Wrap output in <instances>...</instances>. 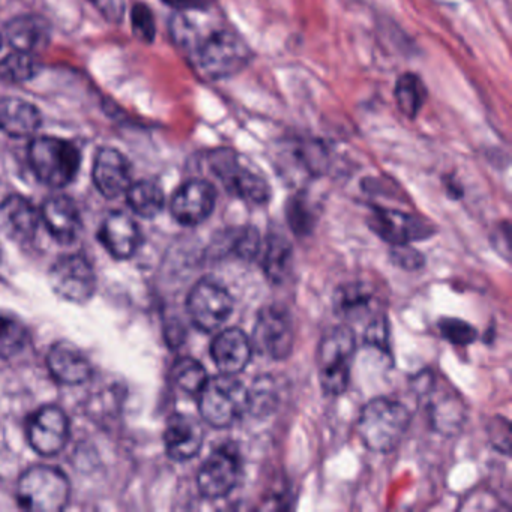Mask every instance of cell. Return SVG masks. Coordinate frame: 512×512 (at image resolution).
<instances>
[{"label": "cell", "mask_w": 512, "mask_h": 512, "mask_svg": "<svg viewBox=\"0 0 512 512\" xmlns=\"http://www.w3.org/2000/svg\"><path fill=\"white\" fill-rule=\"evenodd\" d=\"M217 191L208 181L185 182L173 194L170 212L182 226L194 227L208 220L214 212Z\"/></svg>", "instance_id": "cell-13"}, {"label": "cell", "mask_w": 512, "mask_h": 512, "mask_svg": "<svg viewBox=\"0 0 512 512\" xmlns=\"http://www.w3.org/2000/svg\"><path fill=\"white\" fill-rule=\"evenodd\" d=\"M98 239L115 259L127 260L139 250L142 232L133 217L125 212L113 211L104 220Z\"/></svg>", "instance_id": "cell-16"}, {"label": "cell", "mask_w": 512, "mask_h": 512, "mask_svg": "<svg viewBox=\"0 0 512 512\" xmlns=\"http://www.w3.org/2000/svg\"><path fill=\"white\" fill-rule=\"evenodd\" d=\"M170 7L178 8V10H196L203 7V0H164Z\"/></svg>", "instance_id": "cell-38"}, {"label": "cell", "mask_w": 512, "mask_h": 512, "mask_svg": "<svg viewBox=\"0 0 512 512\" xmlns=\"http://www.w3.org/2000/svg\"><path fill=\"white\" fill-rule=\"evenodd\" d=\"M202 424L188 415H173L164 431L167 455L175 461H188L199 454L203 445Z\"/></svg>", "instance_id": "cell-19"}, {"label": "cell", "mask_w": 512, "mask_h": 512, "mask_svg": "<svg viewBox=\"0 0 512 512\" xmlns=\"http://www.w3.org/2000/svg\"><path fill=\"white\" fill-rule=\"evenodd\" d=\"M293 250L290 242L280 235H272L263 256V271L271 283L280 284L286 280L292 268Z\"/></svg>", "instance_id": "cell-26"}, {"label": "cell", "mask_w": 512, "mask_h": 512, "mask_svg": "<svg viewBox=\"0 0 512 512\" xmlns=\"http://www.w3.org/2000/svg\"><path fill=\"white\" fill-rule=\"evenodd\" d=\"M412 421L409 409L400 401L379 397L362 407L356 422L361 442L374 452H391L397 448Z\"/></svg>", "instance_id": "cell-2"}, {"label": "cell", "mask_w": 512, "mask_h": 512, "mask_svg": "<svg viewBox=\"0 0 512 512\" xmlns=\"http://www.w3.org/2000/svg\"><path fill=\"white\" fill-rule=\"evenodd\" d=\"M41 224L38 209L19 194L0 203V230L17 244H28L37 235Z\"/></svg>", "instance_id": "cell-15"}, {"label": "cell", "mask_w": 512, "mask_h": 512, "mask_svg": "<svg viewBox=\"0 0 512 512\" xmlns=\"http://www.w3.org/2000/svg\"><path fill=\"white\" fill-rule=\"evenodd\" d=\"M253 353V344L242 329H224L211 344L212 361L223 374H236L244 371Z\"/></svg>", "instance_id": "cell-18"}, {"label": "cell", "mask_w": 512, "mask_h": 512, "mask_svg": "<svg viewBox=\"0 0 512 512\" xmlns=\"http://www.w3.org/2000/svg\"><path fill=\"white\" fill-rule=\"evenodd\" d=\"M355 352L356 338L349 326H335L323 335L317 350V370L326 395L337 397L346 392Z\"/></svg>", "instance_id": "cell-3"}, {"label": "cell", "mask_w": 512, "mask_h": 512, "mask_svg": "<svg viewBox=\"0 0 512 512\" xmlns=\"http://www.w3.org/2000/svg\"><path fill=\"white\" fill-rule=\"evenodd\" d=\"M440 334L457 346H467L476 340V329L460 319H442L439 322Z\"/></svg>", "instance_id": "cell-31"}, {"label": "cell", "mask_w": 512, "mask_h": 512, "mask_svg": "<svg viewBox=\"0 0 512 512\" xmlns=\"http://www.w3.org/2000/svg\"><path fill=\"white\" fill-rule=\"evenodd\" d=\"M289 223L295 233H307L313 226L310 208L301 199H293L290 203Z\"/></svg>", "instance_id": "cell-35"}, {"label": "cell", "mask_w": 512, "mask_h": 512, "mask_svg": "<svg viewBox=\"0 0 512 512\" xmlns=\"http://www.w3.org/2000/svg\"><path fill=\"white\" fill-rule=\"evenodd\" d=\"M211 169L232 196L254 205H263L271 197L268 182L259 173L244 166L236 154L218 151L212 155Z\"/></svg>", "instance_id": "cell-8"}, {"label": "cell", "mask_w": 512, "mask_h": 512, "mask_svg": "<svg viewBox=\"0 0 512 512\" xmlns=\"http://www.w3.org/2000/svg\"><path fill=\"white\" fill-rule=\"evenodd\" d=\"M92 2H94V4L97 5L103 13L110 14V16L116 14V8L115 4H113V0H92Z\"/></svg>", "instance_id": "cell-39"}, {"label": "cell", "mask_w": 512, "mask_h": 512, "mask_svg": "<svg viewBox=\"0 0 512 512\" xmlns=\"http://www.w3.org/2000/svg\"><path fill=\"white\" fill-rule=\"evenodd\" d=\"M38 74V64L31 53L14 50L0 61V80L8 83H25Z\"/></svg>", "instance_id": "cell-28"}, {"label": "cell", "mask_w": 512, "mask_h": 512, "mask_svg": "<svg viewBox=\"0 0 512 512\" xmlns=\"http://www.w3.org/2000/svg\"><path fill=\"white\" fill-rule=\"evenodd\" d=\"M47 367L53 379L62 385H82L92 376L91 362L74 344L70 343H56L50 349Z\"/></svg>", "instance_id": "cell-20"}, {"label": "cell", "mask_w": 512, "mask_h": 512, "mask_svg": "<svg viewBox=\"0 0 512 512\" xmlns=\"http://www.w3.org/2000/svg\"><path fill=\"white\" fill-rule=\"evenodd\" d=\"M49 278L53 292L73 304H85L97 292L94 266L82 254H68L56 260Z\"/></svg>", "instance_id": "cell-11"}, {"label": "cell", "mask_w": 512, "mask_h": 512, "mask_svg": "<svg viewBox=\"0 0 512 512\" xmlns=\"http://www.w3.org/2000/svg\"><path fill=\"white\" fill-rule=\"evenodd\" d=\"M0 46H2V37H0Z\"/></svg>", "instance_id": "cell-40"}, {"label": "cell", "mask_w": 512, "mask_h": 512, "mask_svg": "<svg viewBox=\"0 0 512 512\" xmlns=\"http://www.w3.org/2000/svg\"><path fill=\"white\" fill-rule=\"evenodd\" d=\"M172 379L182 392L188 395H199L208 380L205 368L193 358H182L176 362L172 371Z\"/></svg>", "instance_id": "cell-29"}, {"label": "cell", "mask_w": 512, "mask_h": 512, "mask_svg": "<svg viewBox=\"0 0 512 512\" xmlns=\"http://www.w3.org/2000/svg\"><path fill=\"white\" fill-rule=\"evenodd\" d=\"M242 460L235 443H223L206 458L197 473V487L206 499L229 496L241 478Z\"/></svg>", "instance_id": "cell-7"}, {"label": "cell", "mask_w": 512, "mask_h": 512, "mask_svg": "<svg viewBox=\"0 0 512 512\" xmlns=\"http://www.w3.org/2000/svg\"><path fill=\"white\" fill-rule=\"evenodd\" d=\"M194 19L179 14L172 22V35L197 73L206 80H223L241 73L250 64L251 50L232 25L203 13Z\"/></svg>", "instance_id": "cell-1"}, {"label": "cell", "mask_w": 512, "mask_h": 512, "mask_svg": "<svg viewBox=\"0 0 512 512\" xmlns=\"http://www.w3.org/2000/svg\"><path fill=\"white\" fill-rule=\"evenodd\" d=\"M392 262L397 263L400 268L418 269L424 265V257L418 251L412 250L406 245H394L391 253Z\"/></svg>", "instance_id": "cell-37"}, {"label": "cell", "mask_w": 512, "mask_h": 512, "mask_svg": "<svg viewBox=\"0 0 512 512\" xmlns=\"http://www.w3.org/2000/svg\"><path fill=\"white\" fill-rule=\"evenodd\" d=\"M374 293L364 283L346 284L335 295V310L344 319H361L373 307Z\"/></svg>", "instance_id": "cell-24"}, {"label": "cell", "mask_w": 512, "mask_h": 512, "mask_svg": "<svg viewBox=\"0 0 512 512\" xmlns=\"http://www.w3.org/2000/svg\"><path fill=\"white\" fill-rule=\"evenodd\" d=\"M28 328L19 319L0 316V359H8L22 352L28 341Z\"/></svg>", "instance_id": "cell-30"}, {"label": "cell", "mask_w": 512, "mask_h": 512, "mask_svg": "<svg viewBox=\"0 0 512 512\" xmlns=\"http://www.w3.org/2000/svg\"><path fill=\"white\" fill-rule=\"evenodd\" d=\"M395 98H397L400 112L407 118L413 119L418 116L419 110L424 106L427 89L419 77L413 76V74H404L395 86Z\"/></svg>", "instance_id": "cell-27"}, {"label": "cell", "mask_w": 512, "mask_h": 512, "mask_svg": "<svg viewBox=\"0 0 512 512\" xmlns=\"http://www.w3.org/2000/svg\"><path fill=\"white\" fill-rule=\"evenodd\" d=\"M41 113L34 104L20 98H2L0 100V130L8 136L22 137L37 133L41 127Z\"/></svg>", "instance_id": "cell-21"}, {"label": "cell", "mask_w": 512, "mask_h": 512, "mask_svg": "<svg viewBox=\"0 0 512 512\" xmlns=\"http://www.w3.org/2000/svg\"><path fill=\"white\" fill-rule=\"evenodd\" d=\"M371 227L392 245H406L415 241L424 232L422 224L416 218L398 211L376 209L371 218Z\"/></svg>", "instance_id": "cell-23"}, {"label": "cell", "mask_w": 512, "mask_h": 512, "mask_svg": "<svg viewBox=\"0 0 512 512\" xmlns=\"http://www.w3.org/2000/svg\"><path fill=\"white\" fill-rule=\"evenodd\" d=\"M250 407V391L232 374L206 380L199 392V410L203 421L214 428L232 427Z\"/></svg>", "instance_id": "cell-4"}, {"label": "cell", "mask_w": 512, "mask_h": 512, "mask_svg": "<svg viewBox=\"0 0 512 512\" xmlns=\"http://www.w3.org/2000/svg\"><path fill=\"white\" fill-rule=\"evenodd\" d=\"M187 310L197 329L214 332L232 316L233 298L223 284L203 278L191 289Z\"/></svg>", "instance_id": "cell-10"}, {"label": "cell", "mask_w": 512, "mask_h": 512, "mask_svg": "<svg viewBox=\"0 0 512 512\" xmlns=\"http://www.w3.org/2000/svg\"><path fill=\"white\" fill-rule=\"evenodd\" d=\"M250 391V389H248ZM275 403V391L272 388L271 380L257 379L254 388L250 391V407L248 412L259 413L271 410Z\"/></svg>", "instance_id": "cell-34"}, {"label": "cell", "mask_w": 512, "mask_h": 512, "mask_svg": "<svg viewBox=\"0 0 512 512\" xmlns=\"http://www.w3.org/2000/svg\"><path fill=\"white\" fill-rule=\"evenodd\" d=\"M259 248V235H257L256 230L251 229V227L239 230L235 238L230 242V251L235 253L236 256L241 257V259H253V257H256V254L259 253Z\"/></svg>", "instance_id": "cell-33"}, {"label": "cell", "mask_w": 512, "mask_h": 512, "mask_svg": "<svg viewBox=\"0 0 512 512\" xmlns=\"http://www.w3.org/2000/svg\"><path fill=\"white\" fill-rule=\"evenodd\" d=\"M41 223L61 245H71L82 233V215L76 203L67 196L50 197L41 208Z\"/></svg>", "instance_id": "cell-17"}, {"label": "cell", "mask_w": 512, "mask_h": 512, "mask_svg": "<svg viewBox=\"0 0 512 512\" xmlns=\"http://www.w3.org/2000/svg\"><path fill=\"white\" fill-rule=\"evenodd\" d=\"M131 22H133V32L139 40L145 43L154 41L155 32V19L152 16V11L146 5H134L133 13H131Z\"/></svg>", "instance_id": "cell-32"}, {"label": "cell", "mask_w": 512, "mask_h": 512, "mask_svg": "<svg viewBox=\"0 0 512 512\" xmlns=\"http://www.w3.org/2000/svg\"><path fill=\"white\" fill-rule=\"evenodd\" d=\"M7 38L14 50L34 55L49 46L50 26L41 17H17L8 23Z\"/></svg>", "instance_id": "cell-22"}, {"label": "cell", "mask_w": 512, "mask_h": 512, "mask_svg": "<svg viewBox=\"0 0 512 512\" xmlns=\"http://www.w3.org/2000/svg\"><path fill=\"white\" fill-rule=\"evenodd\" d=\"M125 194H127V203L131 211L143 218L157 217L163 211L164 202H166L160 185L152 181L131 184Z\"/></svg>", "instance_id": "cell-25"}, {"label": "cell", "mask_w": 512, "mask_h": 512, "mask_svg": "<svg viewBox=\"0 0 512 512\" xmlns=\"http://www.w3.org/2000/svg\"><path fill=\"white\" fill-rule=\"evenodd\" d=\"M92 178L106 199H116L133 184L130 161L118 149L101 148L95 155Z\"/></svg>", "instance_id": "cell-14"}, {"label": "cell", "mask_w": 512, "mask_h": 512, "mask_svg": "<svg viewBox=\"0 0 512 512\" xmlns=\"http://www.w3.org/2000/svg\"><path fill=\"white\" fill-rule=\"evenodd\" d=\"M28 155L35 176L47 187H67L79 172V151L67 140L38 137L29 145Z\"/></svg>", "instance_id": "cell-6"}, {"label": "cell", "mask_w": 512, "mask_h": 512, "mask_svg": "<svg viewBox=\"0 0 512 512\" xmlns=\"http://www.w3.org/2000/svg\"><path fill=\"white\" fill-rule=\"evenodd\" d=\"M29 445L43 457L58 455L70 439V419L58 406L40 407L26 425Z\"/></svg>", "instance_id": "cell-12"}, {"label": "cell", "mask_w": 512, "mask_h": 512, "mask_svg": "<svg viewBox=\"0 0 512 512\" xmlns=\"http://www.w3.org/2000/svg\"><path fill=\"white\" fill-rule=\"evenodd\" d=\"M389 328L385 317H376L371 320L365 332V344L377 347V349H388Z\"/></svg>", "instance_id": "cell-36"}, {"label": "cell", "mask_w": 512, "mask_h": 512, "mask_svg": "<svg viewBox=\"0 0 512 512\" xmlns=\"http://www.w3.org/2000/svg\"><path fill=\"white\" fill-rule=\"evenodd\" d=\"M71 485L62 470L52 466L29 467L17 484V502L35 512H59L70 502Z\"/></svg>", "instance_id": "cell-5"}, {"label": "cell", "mask_w": 512, "mask_h": 512, "mask_svg": "<svg viewBox=\"0 0 512 512\" xmlns=\"http://www.w3.org/2000/svg\"><path fill=\"white\" fill-rule=\"evenodd\" d=\"M253 347L266 358L283 361L289 358L295 346V325L286 308L269 305L257 316Z\"/></svg>", "instance_id": "cell-9"}]
</instances>
